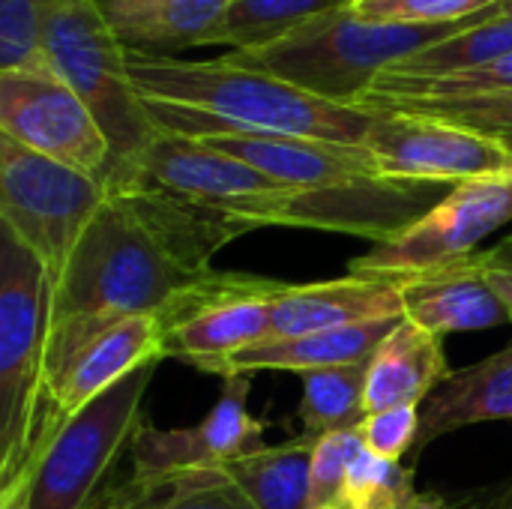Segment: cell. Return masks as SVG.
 Masks as SVG:
<instances>
[{"label": "cell", "mask_w": 512, "mask_h": 509, "mask_svg": "<svg viewBox=\"0 0 512 509\" xmlns=\"http://www.w3.org/2000/svg\"><path fill=\"white\" fill-rule=\"evenodd\" d=\"M285 288L279 279L213 267L159 312L162 357L216 375L228 357L267 342Z\"/></svg>", "instance_id": "ba28073f"}, {"label": "cell", "mask_w": 512, "mask_h": 509, "mask_svg": "<svg viewBox=\"0 0 512 509\" xmlns=\"http://www.w3.org/2000/svg\"><path fill=\"white\" fill-rule=\"evenodd\" d=\"M0 72H54L42 42V0H0Z\"/></svg>", "instance_id": "f546056e"}, {"label": "cell", "mask_w": 512, "mask_h": 509, "mask_svg": "<svg viewBox=\"0 0 512 509\" xmlns=\"http://www.w3.org/2000/svg\"><path fill=\"white\" fill-rule=\"evenodd\" d=\"M99 509H255L225 471H183L153 480L132 477Z\"/></svg>", "instance_id": "484cf974"}, {"label": "cell", "mask_w": 512, "mask_h": 509, "mask_svg": "<svg viewBox=\"0 0 512 509\" xmlns=\"http://www.w3.org/2000/svg\"><path fill=\"white\" fill-rule=\"evenodd\" d=\"M330 509H441V498L423 495L414 486L411 468L384 462L363 447Z\"/></svg>", "instance_id": "83f0119b"}, {"label": "cell", "mask_w": 512, "mask_h": 509, "mask_svg": "<svg viewBox=\"0 0 512 509\" xmlns=\"http://www.w3.org/2000/svg\"><path fill=\"white\" fill-rule=\"evenodd\" d=\"M363 453V441L354 432H336L318 441L312 459V509H330L345 489L354 459Z\"/></svg>", "instance_id": "d6a6232c"}, {"label": "cell", "mask_w": 512, "mask_h": 509, "mask_svg": "<svg viewBox=\"0 0 512 509\" xmlns=\"http://www.w3.org/2000/svg\"><path fill=\"white\" fill-rule=\"evenodd\" d=\"M105 198V180L0 135V228L39 258L51 297Z\"/></svg>", "instance_id": "8992f818"}, {"label": "cell", "mask_w": 512, "mask_h": 509, "mask_svg": "<svg viewBox=\"0 0 512 509\" xmlns=\"http://www.w3.org/2000/svg\"><path fill=\"white\" fill-rule=\"evenodd\" d=\"M315 447L312 435H297L228 465L225 474L255 509H312Z\"/></svg>", "instance_id": "603a6c76"}, {"label": "cell", "mask_w": 512, "mask_h": 509, "mask_svg": "<svg viewBox=\"0 0 512 509\" xmlns=\"http://www.w3.org/2000/svg\"><path fill=\"white\" fill-rule=\"evenodd\" d=\"M474 264L489 282V288L495 291V297L507 306L512 324V234L492 249H480L474 255Z\"/></svg>", "instance_id": "e575fe53"}, {"label": "cell", "mask_w": 512, "mask_h": 509, "mask_svg": "<svg viewBox=\"0 0 512 509\" xmlns=\"http://www.w3.org/2000/svg\"><path fill=\"white\" fill-rule=\"evenodd\" d=\"M0 135L99 180L111 171L105 132L57 72H0Z\"/></svg>", "instance_id": "7c38bea8"}, {"label": "cell", "mask_w": 512, "mask_h": 509, "mask_svg": "<svg viewBox=\"0 0 512 509\" xmlns=\"http://www.w3.org/2000/svg\"><path fill=\"white\" fill-rule=\"evenodd\" d=\"M222 396L210 414L189 429H159L141 423L132 441V465L138 480L183 474V471H225L228 465L264 450V423L249 411L252 375L222 378Z\"/></svg>", "instance_id": "4fadbf2b"}, {"label": "cell", "mask_w": 512, "mask_h": 509, "mask_svg": "<svg viewBox=\"0 0 512 509\" xmlns=\"http://www.w3.org/2000/svg\"><path fill=\"white\" fill-rule=\"evenodd\" d=\"M399 291L405 318L438 336L489 330L510 321L507 306L495 297L474 258L453 267L405 276L399 279Z\"/></svg>", "instance_id": "ac0fdd59"}, {"label": "cell", "mask_w": 512, "mask_h": 509, "mask_svg": "<svg viewBox=\"0 0 512 509\" xmlns=\"http://www.w3.org/2000/svg\"><path fill=\"white\" fill-rule=\"evenodd\" d=\"M504 54H512V15L504 18H486L438 45H429L417 57L405 60L402 66L390 72L402 75H444V72H459L471 69L489 60H498Z\"/></svg>", "instance_id": "f1b7e54d"}, {"label": "cell", "mask_w": 512, "mask_h": 509, "mask_svg": "<svg viewBox=\"0 0 512 509\" xmlns=\"http://www.w3.org/2000/svg\"><path fill=\"white\" fill-rule=\"evenodd\" d=\"M512 90V54L498 60L444 72V75H402L384 72L375 87L363 96V108H399L417 102H447V99H471V96H492Z\"/></svg>", "instance_id": "cb8c5ba5"}, {"label": "cell", "mask_w": 512, "mask_h": 509, "mask_svg": "<svg viewBox=\"0 0 512 509\" xmlns=\"http://www.w3.org/2000/svg\"><path fill=\"white\" fill-rule=\"evenodd\" d=\"M363 147L375 156L387 180L456 186L512 174V141L423 111H375V123L366 132Z\"/></svg>", "instance_id": "8fae6325"}, {"label": "cell", "mask_w": 512, "mask_h": 509, "mask_svg": "<svg viewBox=\"0 0 512 509\" xmlns=\"http://www.w3.org/2000/svg\"><path fill=\"white\" fill-rule=\"evenodd\" d=\"M105 180H144L171 195L231 210L258 195L279 192L282 183L252 165L186 135L159 132L129 171H111Z\"/></svg>", "instance_id": "9a60e30c"}, {"label": "cell", "mask_w": 512, "mask_h": 509, "mask_svg": "<svg viewBox=\"0 0 512 509\" xmlns=\"http://www.w3.org/2000/svg\"><path fill=\"white\" fill-rule=\"evenodd\" d=\"M512 420V345L504 351L450 372L420 405V435L408 459L444 435L477 423Z\"/></svg>", "instance_id": "d6986e66"}, {"label": "cell", "mask_w": 512, "mask_h": 509, "mask_svg": "<svg viewBox=\"0 0 512 509\" xmlns=\"http://www.w3.org/2000/svg\"><path fill=\"white\" fill-rule=\"evenodd\" d=\"M450 186L441 183H411V180H366L327 189H294L258 195L252 201L234 204L231 216L249 222L252 228L285 225L312 231H339L375 243L396 237L402 228L417 222L432 210Z\"/></svg>", "instance_id": "30bf717a"}, {"label": "cell", "mask_w": 512, "mask_h": 509, "mask_svg": "<svg viewBox=\"0 0 512 509\" xmlns=\"http://www.w3.org/2000/svg\"><path fill=\"white\" fill-rule=\"evenodd\" d=\"M348 3L351 0H231L219 45H234V51L258 48Z\"/></svg>", "instance_id": "4316f807"}, {"label": "cell", "mask_w": 512, "mask_h": 509, "mask_svg": "<svg viewBox=\"0 0 512 509\" xmlns=\"http://www.w3.org/2000/svg\"><path fill=\"white\" fill-rule=\"evenodd\" d=\"M375 318H405L399 279L342 276L312 285H288L273 306L267 342L339 330Z\"/></svg>", "instance_id": "e0dca14e"}, {"label": "cell", "mask_w": 512, "mask_h": 509, "mask_svg": "<svg viewBox=\"0 0 512 509\" xmlns=\"http://www.w3.org/2000/svg\"><path fill=\"white\" fill-rule=\"evenodd\" d=\"M117 39L144 54L219 45L231 0H96Z\"/></svg>", "instance_id": "ffe728a7"}, {"label": "cell", "mask_w": 512, "mask_h": 509, "mask_svg": "<svg viewBox=\"0 0 512 509\" xmlns=\"http://www.w3.org/2000/svg\"><path fill=\"white\" fill-rule=\"evenodd\" d=\"M444 336L402 318L369 360L366 408L369 414L393 408H420L450 375Z\"/></svg>", "instance_id": "44dd1931"}, {"label": "cell", "mask_w": 512, "mask_h": 509, "mask_svg": "<svg viewBox=\"0 0 512 509\" xmlns=\"http://www.w3.org/2000/svg\"><path fill=\"white\" fill-rule=\"evenodd\" d=\"M300 378H303V399L297 408V420L303 423V435L321 441L336 432H354L366 420L369 360L303 372Z\"/></svg>", "instance_id": "d4e9b609"}, {"label": "cell", "mask_w": 512, "mask_h": 509, "mask_svg": "<svg viewBox=\"0 0 512 509\" xmlns=\"http://www.w3.org/2000/svg\"><path fill=\"white\" fill-rule=\"evenodd\" d=\"M357 435L372 456L402 465V459L411 456L420 435V408H393V411L366 414V420L357 426Z\"/></svg>", "instance_id": "836d02e7"}, {"label": "cell", "mask_w": 512, "mask_h": 509, "mask_svg": "<svg viewBox=\"0 0 512 509\" xmlns=\"http://www.w3.org/2000/svg\"><path fill=\"white\" fill-rule=\"evenodd\" d=\"M498 509H512V483H510V489L504 492V498H501V504H498Z\"/></svg>", "instance_id": "8d00e7d4"}, {"label": "cell", "mask_w": 512, "mask_h": 509, "mask_svg": "<svg viewBox=\"0 0 512 509\" xmlns=\"http://www.w3.org/2000/svg\"><path fill=\"white\" fill-rule=\"evenodd\" d=\"M48 333L45 267L0 228V492L21 477L42 429Z\"/></svg>", "instance_id": "277c9868"}, {"label": "cell", "mask_w": 512, "mask_h": 509, "mask_svg": "<svg viewBox=\"0 0 512 509\" xmlns=\"http://www.w3.org/2000/svg\"><path fill=\"white\" fill-rule=\"evenodd\" d=\"M504 15H512V0H498L495 6H489V9L483 12V21H486V18H504Z\"/></svg>", "instance_id": "d590c367"}, {"label": "cell", "mask_w": 512, "mask_h": 509, "mask_svg": "<svg viewBox=\"0 0 512 509\" xmlns=\"http://www.w3.org/2000/svg\"><path fill=\"white\" fill-rule=\"evenodd\" d=\"M162 363V330L159 315H135L99 330L90 342H84L45 384V411L42 429L33 444L30 462H36L57 429L81 411L87 402L111 390L117 381L132 375L147 363ZM27 462V465H30Z\"/></svg>", "instance_id": "5bb4252c"}, {"label": "cell", "mask_w": 512, "mask_h": 509, "mask_svg": "<svg viewBox=\"0 0 512 509\" xmlns=\"http://www.w3.org/2000/svg\"><path fill=\"white\" fill-rule=\"evenodd\" d=\"M129 75L162 132L207 135H291L363 144L375 111L312 96L276 75L219 60H180L129 48Z\"/></svg>", "instance_id": "7a4b0ae2"}, {"label": "cell", "mask_w": 512, "mask_h": 509, "mask_svg": "<svg viewBox=\"0 0 512 509\" xmlns=\"http://www.w3.org/2000/svg\"><path fill=\"white\" fill-rule=\"evenodd\" d=\"M42 42L54 72L105 132L111 171H129L162 132L129 75V48L108 27L96 0H42Z\"/></svg>", "instance_id": "5b68a950"}, {"label": "cell", "mask_w": 512, "mask_h": 509, "mask_svg": "<svg viewBox=\"0 0 512 509\" xmlns=\"http://www.w3.org/2000/svg\"><path fill=\"white\" fill-rule=\"evenodd\" d=\"M507 222H512V174L456 183L417 222L375 243L366 255L351 258L348 273L405 279L453 267L474 258L480 243Z\"/></svg>", "instance_id": "9c48e42d"}, {"label": "cell", "mask_w": 512, "mask_h": 509, "mask_svg": "<svg viewBox=\"0 0 512 509\" xmlns=\"http://www.w3.org/2000/svg\"><path fill=\"white\" fill-rule=\"evenodd\" d=\"M405 111H423L468 129H477L492 138L512 141V90L492 96H471V99H447V102H417L399 105ZM381 111V108H378Z\"/></svg>", "instance_id": "1f68e13d"}, {"label": "cell", "mask_w": 512, "mask_h": 509, "mask_svg": "<svg viewBox=\"0 0 512 509\" xmlns=\"http://www.w3.org/2000/svg\"><path fill=\"white\" fill-rule=\"evenodd\" d=\"M480 21L483 12L456 24H384L360 18L351 6H339L276 42L237 48L228 57L327 102L360 105L384 72Z\"/></svg>", "instance_id": "3957f363"}, {"label": "cell", "mask_w": 512, "mask_h": 509, "mask_svg": "<svg viewBox=\"0 0 512 509\" xmlns=\"http://www.w3.org/2000/svg\"><path fill=\"white\" fill-rule=\"evenodd\" d=\"M108 198L75 246L51 297L48 378L99 330L159 315L186 285L210 273L249 222L144 180H105Z\"/></svg>", "instance_id": "6da1fadb"}, {"label": "cell", "mask_w": 512, "mask_h": 509, "mask_svg": "<svg viewBox=\"0 0 512 509\" xmlns=\"http://www.w3.org/2000/svg\"><path fill=\"white\" fill-rule=\"evenodd\" d=\"M156 366L159 360L135 369L57 429L45 453L21 471L30 474L27 509H96L108 471L144 423L141 405Z\"/></svg>", "instance_id": "52a82bcc"}, {"label": "cell", "mask_w": 512, "mask_h": 509, "mask_svg": "<svg viewBox=\"0 0 512 509\" xmlns=\"http://www.w3.org/2000/svg\"><path fill=\"white\" fill-rule=\"evenodd\" d=\"M198 141L294 189H327L366 180H387L375 156L363 144H336L291 135H207Z\"/></svg>", "instance_id": "2e32d148"}, {"label": "cell", "mask_w": 512, "mask_h": 509, "mask_svg": "<svg viewBox=\"0 0 512 509\" xmlns=\"http://www.w3.org/2000/svg\"><path fill=\"white\" fill-rule=\"evenodd\" d=\"M402 318H375L339 330L309 333L297 339H279V342H261L252 345L234 357H228L219 366V378L228 375H252V372H315V369H333V366H351L366 363L378 351V345L399 327Z\"/></svg>", "instance_id": "7402d4cb"}, {"label": "cell", "mask_w": 512, "mask_h": 509, "mask_svg": "<svg viewBox=\"0 0 512 509\" xmlns=\"http://www.w3.org/2000/svg\"><path fill=\"white\" fill-rule=\"evenodd\" d=\"M498 0H351L348 6L384 24H456L495 6Z\"/></svg>", "instance_id": "4dcf8cb0"}]
</instances>
